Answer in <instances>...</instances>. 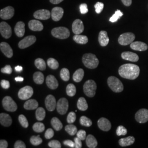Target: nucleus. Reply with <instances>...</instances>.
<instances>
[{"mask_svg": "<svg viewBox=\"0 0 148 148\" xmlns=\"http://www.w3.org/2000/svg\"><path fill=\"white\" fill-rule=\"evenodd\" d=\"M140 73L139 67L133 64H125L119 69V74L124 79H137Z\"/></svg>", "mask_w": 148, "mask_h": 148, "instance_id": "nucleus-1", "label": "nucleus"}, {"mask_svg": "<svg viewBox=\"0 0 148 148\" xmlns=\"http://www.w3.org/2000/svg\"><path fill=\"white\" fill-rule=\"evenodd\" d=\"M82 62L86 68L90 69L96 68L99 63L95 55L92 53L85 54L82 57Z\"/></svg>", "mask_w": 148, "mask_h": 148, "instance_id": "nucleus-2", "label": "nucleus"}, {"mask_svg": "<svg viewBox=\"0 0 148 148\" xmlns=\"http://www.w3.org/2000/svg\"><path fill=\"white\" fill-rule=\"evenodd\" d=\"M107 82L109 87L114 92L120 93L123 90V85L121 81L115 76L109 77Z\"/></svg>", "mask_w": 148, "mask_h": 148, "instance_id": "nucleus-3", "label": "nucleus"}, {"mask_svg": "<svg viewBox=\"0 0 148 148\" xmlns=\"http://www.w3.org/2000/svg\"><path fill=\"white\" fill-rule=\"evenodd\" d=\"M97 85L95 81L92 79L87 80L84 85V92L88 97H93L95 95Z\"/></svg>", "mask_w": 148, "mask_h": 148, "instance_id": "nucleus-4", "label": "nucleus"}, {"mask_svg": "<svg viewBox=\"0 0 148 148\" xmlns=\"http://www.w3.org/2000/svg\"><path fill=\"white\" fill-rule=\"evenodd\" d=\"M52 35L56 38L59 39H66L70 36L69 29L65 27H57L52 30Z\"/></svg>", "mask_w": 148, "mask_h": 148, "instance_id": "nucleus-5", "label": "nucleus"}, {"mask_svg": "<svg viewBox=\"0 0 148 148\" xmlns=\"http://www.w3.org/2000/svg\"><path fill=\"white\" fill-rule=\"evenodd\" d=\"M2 106L6 111L14 112L17 110L16 102L10 96H6L2 100Z\"/></svg>", "mask_w": 148, "mask_h": 148, "instance_id": "nucleus-6", "label": "nucleus"}, {"mask_svg": "<svg viewBox=\"0 0 148 148\" xmlns=\"http://www.w3.org/2000/svg\"><path fill=\"white\" fill-rule=\"evenodd\" d=\"M135 39V35L132 32H126L119 37V43L122 46H127L131 44Z\"/></svg>", "mask_w": 148, "mask_h": 148, "instance_id": "nucleus-7", "label": "nucleus"}, {"mask_svg": "<svg viewBox=\"0 0 148 148\" xmlns=\"http://www.w3.org/2000/svg\"><path fill=\"white\" fill-rule=\"evenodd\" d=\"M34 94V90L29 86H25L19 90L18 97L21 100H27L31 98Z\"/></svg>", "mask_w": 148, "mask_h": 148, "instance_id": "nucleus-8", "label": "nucleus"}, {"mask_svg": "<svg viewBox=\"0 0 148 148\" xmlns=\"http://www.w3.org/2000/svg\"><path fill=\"white\" fill-rule=\"evenodd\" d=\"M69 103L65 98H60L57 103V110L59 114L64 115L68 110Z\"/></svg>", "mask_w": 148, "mask_h": 148, "instance_id": "nucleus-9", "label": "nucleus"}, {"mask_svg": "<svg viewBox=\"0 0 148 148\" xmlns=\"http://www.w3.org/2000/svg\"><path fill=\"white\" fill-rule=\"evenodd\" d=\"M36 41V38L35 36H28L25 37L18 44V46L21 49H24L33 45Z\"/></svg>", "mask_w": 148, "mask_h": 148, "instance_id": "nucleus-10", "label": "nucleus"}, {"mask_svg": "<svg viewBox=\"0 0 148 148\" xmlns=\"http://www.w3.org/2000/svg\"><path fill=\"white\" fill-rule=\"evenodd\" d=\"M14 14V9L11 6H8L2 9L0 11V17L4 20L12 18Z\"/></svg>", "mask_w": 148, "mask_h": 148, "instance_id": "nucleus-11", "label": "nucleus"}, {"mask_svg": "<svg viewBox=\"0 0 148 148\" xmlns=\"http://www.w3.org/2000/svg\"><path fill=\"white\" fill-rule=\"evenodd\" d=\"M0 32L2 37L7 39L9 38L12 35L11 27L7 23L2 21L0 23Z\"/></svg>", "mask_w": 148, "mask_h": 148, "instance_id": "nucleus-12", "label": "nucleus"}, {"mask_svg": "<svg viewBox=\"0 0 148 148\" xmlns=\"http://www.w3.org/2000/svg\"><path fill=\"white\" fill-rule=\"evenodd\" d=\"M137 121L140 123H145L148 121V110L142 109L137 112L135 115Z\"/></svg>", "mask_w": 148, "mask_h": 148, "instance_id": "nucleus-13", "label": "nucleus"}, {"mask_svg": "<svg viewBox=\"0 0 148 148\" xmlns=\"http://www.w3.org/2000/svg\"><path fill=\"white\" fill-rule=\"evenodd\" d=\"M45 105L48 111H54L57 107V103L55 97L51 95H48L45 99Z\"/></svg>", "mask_w": 148, "mask_h": 148, "instance_id": "nucleus-14", "label": "nucleus"}, {"mask_svg": "<svg viewBox=\"0 0 148 148\" xmlns=\"http://www.w3.org/2000/svg\"><path fill=\"white\" fill-rule=\"evenodd\" d=\"M72 30L75 35L81 34L84 30L83 22L80 19H76L72 25Z\"/></svg>", "mask_w": 148, "mask_h": 148, "instance_id": "nucleus-15", "label": "nucleus"}, {"mask_svg": "<svg viewBox=\"0 0 148 148\" xmlns=\"http://www.w3.org/2000/svg\"><path fill=\"white\" fill-rule=\"evenodd\" d=\"M34 16L37 19L47 20L51 16V13L47 10H40L34 13Z\"/></svg>", "mask_w": 148, "mask_h": 148, "instance_id": "nucleus-16", "label": "nucleus"}, {"mask_svg": "<svg viewBox=\"0 0 148 148\" xmlns=\"http://www.w3.org/2000/svg\"><path fill=\"white\" fill-rule=\"evenodd\" d=\"M98 126L103 131H109L111 128V124L107 119L101 117L98 121Z\"/></svg>", "mask_w": 148, "mask_h": 148, "instance_id": "nucleus-17", "label": "nucleus"}, {"mask_svg": "<svg viewBox=\"0 0 148 148\" xmlns=\"http://www.w3.org/2000/svg\"><path fill=\"white\" fill-rule=\"evenodd\" d=\"M0 49L1 52L3 53L7 58H10L13 57V50L8 43L5 42L1 43Z\"/></svg>", "mask_w": 148, "mask_h": 148, "instance_id": "nucleus-18", "label": "nucleus"}, {"mask_svg": "<svg viewBox=\"0 0 148 148\" xmlns=\"http://www.w3.org/2000/svg\"><path fill=\"white\" fill-rule=\"evenodd\" d=\"M64 14L63 9L61 7H56L53 8L51 12V16L54 21H59Z\"/></svg>", "mask_w": 148, "mask_h": 148, "instance_id": "nucleus-19", "label": "nucleus"}, {"mask_svg": "<svg viewBox=\"0 0 148 148\" xmlns=\"http://www.w3.org/2000/svg\"><path fill=\"white\" fill-rule=\"evenodd\" d=\"M29 29L34 32H40L43 29L42 23L37 20H32L29 22Z\"/></svg>", "mask_w": 148, "mask_h": 148, "instance_id": "nucleus-20", "label": "nucleus"}, {"mask_svg": "<svg viewBox=\"0 0 148 148\" xmlns=\"http://www.w3.org/2000/svg\"><path fill=\"white\" fill-rule=\"evenodd\" d=\"M46 85L51 90H55L58 87V82L56 78L52 75H48L46 78Z\"/></svg>", "mask_w": 148, "mask_h": 148, "instance_id": "nucleus-21", "label": "nucleus"}, {"mask_svg": "<svg viewBox=\"0 0 148 148\" xmlns=\"http://www.w3.org/2000/svg\"><path fill=\"white\" fill-rule=\"evenodd\" d=\"M122 58L133 62H136L139 60V57L137 54L132 52H124L121 54Z\"/></svg>", "mask_w": 148, "mask_h": 148, "instance_id": "nucleus-22", "label": "nucleus"}, {"mask_svg": "<svg viewBox=\"0 0 148 148\" xmlns=\"http://www.w3.org/2000/svg\"><path fill=\"white\" fill-rule=\"evenodd\" d=\"M16 35L19 37H23L25 34V24L23 21H18L14 27Z\"/></svg>", "mask_w": 148, "mask_h": 148, "instance_id": "nucleus-23", "label": "nucleus"}, {"mask_svg": "<svg viewBox=\"0 0 148 148\" xmlns=\"http://www.w3.org/2000/svg\"><path fill=\"white\" fill-rule=\"evenodd\" d=\"M0 122L2 126L5 127H9L12 123V120L8 114L1 113L0 114Z\"/></svg>", "mask_w": 148, "mask_h": 148, "instance_id": "nucleus-24", "label": "nucleus"}, {"mask_svg": "<svg viewBox=\"0 0 148 148\" xmlns=\"http://www.w3.org/2000/svg\"><path fill=\"white\" fill-rule=\"evenodd\" d=\"M131 48L135 51H144L148 49V46L146 43L140 42V41H136L133 42L131 45Z\"/></svg>", "mask_w": 148, "mask_h": 148, "instance_id": "nucleus-25", "label": "nucleus"}, {"mask_svg": "<svg viewBox=\"0 0 148 148\" xmlns=\"http://www.w3.org/2000/svg\"><path fill=\"white\" fill-rule=\"evenodd\" d=\"M98 41L101 46L104 47L109 42V38L108 36L107 32L106 31H101L99 34Z\"/></svg>", "mask_w": 148, "mask_h": 148, "instance_id": "nucleus-26", "label": "nucleus"}, {"mask_svg": "<svg viewBox=\"0 0 148 148\" xmlns=\"http://www.w3.org/2000/svg\"><path fill=\"white\" fill-rule=\"evenodd\" d=\"M38 103L35 99H29L24 104V108L28 110H35L37 109Z\"/></svg>", "mask_w": 148, "mask_h": 148, "instance_id": "nucleus-27", "label": "nucleus"}, {"mask_svg": "<svg viewBox=\"0 0 148 148\" xmlns=\"http://www.w3.org/2000/svg\"><path fill=\"white\" fill-rule=\"evenodd\" d=\"M135 141L134 137L133 136H129L126 138H121L119 140V144L121 147H127L133 144Z\"/></svg>", "mask_w": 148, "mask_h": 148, "instance_id": "nucleus-28", "label": "nucleus"}, {"mask_svg": "<svg viewBox=\"0 0 148 148\" xmlns=\"http://www.w3.org/2000/svg\"><path fill=\"white\" fill-rule=\"evenodd\" d=\"M87 146L90 148H95L98 145V142L92 134H89L86 139Z\"/></svg>", "mask_w": 148, "mask_h": 148, "instance_id": "nucleus-29", "label": "nucleus"}, {"mask_svg": "<svg viewBox=\"0 0 148 148\" xmlns=\"http://www.w3.org/2000/svg\"><path fill=\"white\" fill-rule=\"evenodd\" d=\"M84 76V70L82 69H77L73 75V80L76 82H79Z\"/></svg>", "mask_w": 148, "mask_h": 148, "instance_id": "nucleus-30", "label": "nucleus"}, {"mask_svg": "<svg viewBox=\"0 0 148 148\" xmlns=\"http://www.w3.org/2000/svg\"><path fill=\"white\" fill-rule=\"evenodd\" d=\"M77 106L79 110L86 111L88 109V104L84 97H80L77 101Z\"/></svg>", "mask_w": 148, "mask_h": 148, "instance_id": "nucleus-31", "label": "nucleus"}, {"mask_svg": "<svg viewBox=\"0 0 148 148\" xmlns=\"http://www.w3.org/2000/svg\"><path fill=\"white\" fill-rule=\"evenodd\" d=\"M33 79L34 82L37 85L42 84L45 80V77L43 74L41 72H36L33 75Z\"/></svg>", "mask_w": 148, "mask_h": 148, "instance_id": "nucleus-32", "label": "nucleus"}, {"mask_svg": "<svg viewBox=\"0 0 148 148\" xmlns=\"http://www.w3.org/2000/svg\"><path fill=\"white\" fill-rule=\"evenodd\" d=\"M73 40L74 41L79 44L85 45L88 42V38L86 36L81 35H75L73 37Z\"/></svg>", "mask_w": 148, "mask_h": 148, "instance_id": "nucleus-33", "label": "nucleus"}, {"mask_svg": "<svg viewBox=\"0 0 148 148\" xmlns=\"http://www.w3.org/2000/svg\"><path fill=\"white\" fill-rule=\"evenodd\" d=\"M51 125L53 127V128L55 129V130H56L57 131H59L60 130H61L63 128V124L61 122V121L59 120L57 117H53L51 120Z\"/></svg>", "mask_w": 148, "mask_h": 148, "instance_id": "nucleus-34", "label": "nucleus"}, {"mask_svg": "<svg viewBox=\"0 0 148 148\" xmlns=\"http://www.w3.org/2000/svg\"><path fill=\"white\" fill-rule=\"evenodd\" d=\"M46 116V111L45 109L41 108H37V110L36 111V119L38 121H42L44 120Z\"/></svg>", "mask_w": 148, "mask_h": 148, "instance_id": "nucleus-35", "label": "nucleus"}, {"mask_svg": "<svg viewBox=\"0 0 148 148\" xmlns=\"http://www.w3.org/2000/svg\"><path fill=\"white\" fill-rule=\"evenodd\" d=\"M35 65L37 69L40 70H45L46 68V64L42 58H37L35 60Z\"/></svg>", "mask_w": 148, "mask_h": 148, "instance_id": "nucleus-36", "label": "nucleus"}, {"mask_svg": "<svg viewBox=\"0 0 148 148\" xmlns=\"http://www.w3.org/2000/svg\"><path fill=\"white\" fill-rule=\"evenodd\" d=\"M65 130L70 136H74L77 132V128L74 125L70 124L65 126Z\"/></svg>", "mask_w": 148, "mask_h": 148, "instance_id": "nucleus-37", "label": "nucleus"}, {"mask_svg": "<svg viewBox=\"0 0 148 148\" xmlns=\"http://www.w3.org/2000/svg\"><path fill=\"white\" fill-rule=\"evenodd\" d=\"M66 92L67 95H69V97H74L76 93V88L75 85L70 84L67 86Z\"/></svg>", "mask_w": 148, "mask_h": 148, "instance_id": "nucleus-38", "label": "nucleus"}, {"mask_svg": "<svg viewBox=\"0 0 148 148\" xmlns=\"http://www.w3.org/2000/svg\"><path fill=\"white\" fill-rule=\"evenodd\" d=\"M60 76L64 81H68L70 79V72L67 68H63L60 70Z\"/></svg>", "mask_w": 148, "mask_h": 148, "instance_id": "nucleus-39", "label": "nucleus"}, {"mask_svg": "<svg viewBox=\"0 0 148 148\" xmlns=\"http://www.w3.org/2000/svg\"><path fill=\"white\" fill-rule=\"evenodd\" d=\"M33 130L37 133H41L44 131L45 127L44 124L41 122H36L32 126Z\"/></svg>", "mask_w": 148, "mask_h": 148, "instance_id": "nucleus-40", "label": "nucleus"}, {"mask_svg": "<svg viewBox=\"0 0 148 148\" xmlns=\"http://www.w3.org/2000/svg\"><path fill=\"white\" fill-rule=\"evenodd\" d=\"M48 66L51 69L56 70L58 69L59 67V63L58 61L55 59L50 58L47 60Z\"/></svg>", "mask_w": 148, "mask_h": 148, "instance_id": "nucleus-41", "label": "nucleus"}, {"mask_svg": "<svg viewBox=\"0 0 148 148\" xmlns=\"http://www.w3.org/2000/svg\"><path fill=\"white\" fill-rule=\"evenodd\" d=\"M79 122L81 125L85 127H90L92 125V121L90 120V119L85 116H82L80 117Z\"/></svg>", "mask_w": 148, "mask_h": 148, "instance_id": "nucleus-42", "label": "nucleus"}, {"mask_svg": "<svg viewBox=\"0 0 148 148\" xmlns=\"http://www.w3.org/2000/svg\"><path fill=\"white\" fill-rule=\"evenodd\" d=\"M30 143H32L33 145L37 146L42 143V139L40 137V135H38L37 136H33L30 138Z\"/></svg>", "mask_w": 148, "mask_h": 148, "instance_id": "nucleus-43", "label": "nucleus"}, {"mask_svg": "<svg viewBox=\"0 0 148 148\" xmlns=\"http://www.w3.org/2000/svg\"><path fill=\"white\" fill-rule=\"evenodd\" d=\"M123 15V13L120 10H117L114 14L111 16V18L109 19V21H111L112 23H114L117 21Z\"/></svg>", "mask_w": 148, "mask_h": 148, "instance_id": "nucleus-44", "label": "nucleus"}, {"mask_svg": "<svg viewBox=\"0 0 148 148\" xmlns=\"http://www.w3.org/2000/svg\"><path fill=\"white\" fill-rule=\"evenodd\" d=\"M18 120L21 126L24 128H27L29 126V123L26 117L24 115H20L18 117Z\"/></svg>", "mask_w": 148, "mask_h": 148, "instance_id": "nucleus-45", "label": "nucleus"}, {"mask_svg": "<svg viewBox=\"0 0 148 148\" xmlns=\"http://www.w3.org/2000/svg\"><path fill=\"white\" fill-rule=\"evenodd\" d=\"M127 133V129L123 126H119L116 130V134L117 136H125Z\"/></svg>", "mask_w": 148, "mask_h": 148, "instance_id": "nucleus-46", "label": "nucleus"}, {"mask_svg": "<svg viewBox=\"0 0 148 148\" xmlns=\"http://www.w3.org/2000/svg\"><path fill=\"white\" fill-rule=\"evenodd\" d=\"M48 146L50 148H62L61 144L59 142L58 140H53L50 141L48 143Z\"/></svg>", "mask_w": 148, "mask_h": 148, "instance_id": "nucleus-47", "label": "nucleus"}, {"mask_svg": "<svg viewBox=\"0 0 148 148\" xmlns=\"http://www.w3.org/2000/svg\"><path fill=\"white\" fill-rule=\"evenodd\" d=\"M76 119V114L74 112H69L68 116H67V122L69 123V124L73 123L75 121Z\"/></svg>", "mask_w": 148, "mask_h": 148, "instance_id": "nucleus-48", "label": "nucleus"}, {"mask_svg": "<svg viewBox=\"0 0 148 148\" xmlns=\"http://www.w3.org/2000/svg\"><path fill=\"white\" fill-rule=\"evenodd\" d=\"M104 3L100 2H98L95 3V12L99 14L101 13V12L103 11V8H104Z\"/></svg>", "mask_w": 148, "mask_h": 148, "instance_id": "nucleus-49", "label": "nucleus"}, {"mask_svg": "<svg viewBox=\"0 0 148 148\" xmlns=\"http://www.w3.org/2000/svg\"><path fill=\"white\" fill-rule=\"evenodd\" d=\"M1 71L2 73H4V74L10 75L12 73V68H11V66L10 65H7L5 66L4 68L1 69Z\"/></svg>", "mask_w": 148, "mask_h": 148, "instance_id": "nucleus-50", "label": "nucleus"}, {"mask_svg": "<svg viewBox=\"0 0 148 148\" xmlns=\"http://www.w3.org/2000/svg\"><path fill=\"white\" fill-rule=\"evenodd\" d=\"M77 137L82 140H84L86 139V132L84 130H81L77 132Z\"/></svg>", "mask_w": 148, "mask_h": 148, "instance_id": "nucleus-51", "label": "nucleus"}, {"mask_svg": "<svg viewBox=\"0 0 148 148\" xmlns=\"http://www.w3.org/2000/svg\"><path fill=\"white\" fill-rule=\"evenodd\" d=\"M54 133L53 130L52 128H48L46 131V133L45 134V137L46 139H49L53 137L54 136Z\"/></svg>", "mask_w": 148, "mask_h": 148, "instance_id": "nucleus-52", "label": "nucleus"}, {"mask_svg": "<svg viewBox=\"0 0 148 148\" xmlns=\"http://www.w3.org/2000/svg\"><path fill=\"white\" fill-rule=\"evenodd\" d=\"M79 10L81 14H86L88 12L87 5L86 3H82L79 5Z\"/></svg>", "mask_w": 148, "mask_h": 148, "instance_id": "nucleus-53", "label": "nucleus"}, {"mask_svg": "<svg viewBox=\"0 0 148 148\" xmlns=\"http://www.w3.org/2000/svg\"><path fill=\"white\" fill-rule=\"evenodd\" d=\"M1 86L4 89H8L10 87V83L7 80L2 79L1 81Z\"/></svg>", "mask_w": 148, "mask_h": 148, "instance_id": "nucleus-54", "label": "nucleus"}, {"mask_svg": "<svg viewBox=\"0 0 148 148\" xmlns=\"http://www.w3.org/2000/svg\"><path fill=\"white\" fill-rule=\"evenodd\" d=\"M14 147L15 148H25L26 145L23 141L17 140L14 144Z\"/></svg>", "mask_w": 148, "mask_h": 148, "instance_id": "nucleus-55", "label": "nucleus"}, {"mask_svg": "<svg viewBox=\"0 0 148 148\" xmlns=\"http://www.w3.org/2000/svg\"><path fill=\"white\" fill-rule=\"evenodd\" d=\"M81 140H81L77 137L74 138V142H75V148H82V142H81Z\"/></svg>", "mask_w": 148, "mask_h": 148, "instance_id": "nucleus-56", "label": "nucleus"}, {"mask_svg": "<svg viewBox=\"0 0 148 148\" xmlns=\"http://www.w3.org/2000/svg\"><path fill=\"white\" fill-rule=\"evenodd\" d=\"M63 143L65 145L68 146L70 148H75V142L71 140H65L64 141Z\"/></svg>", "mask_w": 148, "mask_h": 148, "instance_id": "nucleus-57", "label": "nucleus"}, {"mask_svg": "<svg viewBox=\"0 0 148 148\" xmlns=\"http://www.w3.org/2000/svg\"><path fill=\"white\" fill-rule=\"evenodd\" d=\"M0 148H8V143L5 140H1V141H0Z\"/></svg>", "mask_w": 148, "mask_h": 148, "instance_id": "nucleus-58", "label": "nucleus"}, {"mask_svg": "<svg viewBox=\"0 0 148 148\" xmlns=\"http://www.w3.org/2000/svg\"><path fill=\"white\" fill-rule=\"evenodd\" d=\"M123 4L126 6H130L132 4V0H121Z\"/></svg>", "mask_w": 148, "mask_h": 148, "instance_id": "nucleus-59", "label": "nucleus"}, {"mask_svg": "<svg viewBox=\"0 0 148 148\" xmlns=\"http://www.w3.org/2000/svg\"><path fill=\"white\" fill-rule=\"evenodd\" d=\"M64 0H49L50 2L54 4V5H57V4H58L59 3L62 2V1H63Z\"/></svg>", "mask_w": 148, "mask_h": 148, "instance_id": "nucleus-60", "label": "nucleus"}, {"mask_svg": "<svg viewBox=\"0 0 148 148\" xmlns=\"http://www.w3.org/2000/svg\"><path fill=\"white\" fill-rule=\"evenodd\" d=\"M15 80L16 82H22L24 80V78L21 77V76H18V77H16L15 78Z\"/></svg>", "mask_w": 148, "mask_h": 148, "instance_id": "nucleus-61", "label": "nucleus"}, {"mask_svg": "<svg viewBox=\"0 0 148 148\" xmlns=\"http://www.w3.org/2000/svg\"><path fill=\"white\" fill-rule=\"evenodd\" d=\"M15 70L16 71L18 72H21L22 70H23V68L21 66H16V67H15Z\"/></svg>", "mask_w": 148, "mask_h": 148, "instance_id": "nucleus-62", "label": "nucleus"}]
</instances>
